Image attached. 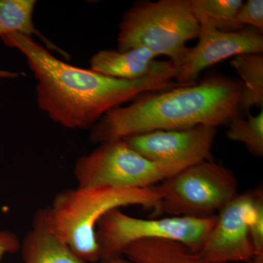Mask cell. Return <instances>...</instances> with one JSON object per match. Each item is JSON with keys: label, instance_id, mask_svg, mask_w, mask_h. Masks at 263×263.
Here are the masks:
<instances>
[{"label": "cell", "instance_id": "cell-1", "mask_svg": "<svg viewBox=\"0 0 263 263\" xmlns=\"http://www.w3.org/2000/svg\"><path fill=\"white\" fill-rule=\"evenodd\" d=\"M1 38L27 60L37 81L39 108L68 129L92 128L110 110L141 95L183 85L176 82L178 70L170 61L141 79L122 80L62 61L28 36L13 33Z\"/></svg>", "mask_w": 263, "mask_h": 263}, {"label": "cell", "instance_id": "cell-2", "mask_svg": "<svg viewBox=\"0 0 263 263\" xmlns=\"http://www.w3.org/2000/svg\"><path fill=\"white\" fill-rule=\"evenodd\" d=\"M242 84L221 75L138 97L110 110L91 128L90 140L102 143L157 130L228 124L240 113Z\"/></svg>", "mask_w": 263, "mask_h": 263}, {"label": "cell", "instance_id": "cell-3", "mask_svg": "<svg viewBox=\"0 0 263 263\" xmlns=\"http://www.w3.org/2000/svg\"><path fill=\"white\" fill-rule=\"evenodd\" d=\"M160 203V195L156 186L146 188L78 186L57 194L48 210L53 228L72 252L84 262L95 263L100 261L97 226L105 214L129 205L158 212Z\"/></svg>", "mask_w": 263, "mask_h": 263}, {"label": "cell", "instance_id": "cell-4", "mask_svg": "<svg viewBox=\"0 0 263 263\" xmlns=\"http://www.w3.org/2000/svg\"><path fill=\"white\" fill-rule=\"evenodd\" d=\"M200 30L190 0L143 1L123 15L117 50L147 48L157 57H168L179 70L188 52L186 43L198 37Z\"/></svg>", "mask_w": 263, "mask_h": 263}, {"label": "cell", "instance_id": "cell-5", "mask_svg": "<svg viewBox=\"0 0 263 263\" xmlns=\"http://www.w3.org/2000/svg\"><path fill=\"white\" fill-rule=\"evenodd\" d=\"M216 220V215L207 218L141 219L127 215L120 209H114L105 214L97 226L100 262L109 263L123 257L129 245L148 239L179 242L197 253Z\"/></svg>", "mask_w": 263, "mask_h": 263}, {"label": "cell", "instance_id": "cell-6", "mask_svg": "<svg viewBox=\"0 0 263 263\" xmlns=\"http://www.w3.org/2000/svg\"><path fill=\"white\" fill-rule=\"evenodd\" d=\"M156 186L160 197L158 212L172 216H215L238 194L233 171L212 160L192 164Z\"/></svg>", "mask_w": 263, "mask_h": 263}, {"label": "cell", "instance_id": "cell-7", "mask_svg": "<svg viewBox=\"0 0 263 263\" xmlns=\"http://www.w3.org/2000/svg\"><path fill=\"white\" fill-rule=\"evenodd\" d=\"M183 169L181 166L148 160L123 140H117L102 143L91 153L81 157L76 161L74 176L79 187L146 188Z\"/></svg>", "mask_w": 263, "mask_h": 263}, {"label": "cell", "instance_id": "cell-8", "mask_svg": "<svg viewBox=\"0 0 263 263\" xmlns=\"http://www.w3.org/2000/svg\"><path fill=\"white\" fill-rule=\"evenodd\" d=\"M255 190L238 194L216 215L215 224L197 254L207 263L248 262L254 252L249 222Z\"/></svg>", "mask_w": 263, "mask_h": 263}, {"label": "cell", "instance_id": "cell-9", "mask_svg": "<svg viewBox=\"0 0 263 263\" xmlns=\"http://www.w3.org/2000/svg\"><path fill=\"white\" fill-rule=\"evenodd\" d=\"M216 128L209 126L157 130L127 137L124 143L148 160L187 167L212 160Z\"/></svg>", "mask_w": 263, "mask_h": 263}, {"label": "cell", "instance_id": "cell-10", "mask_svg": "<svg viewBox=\"0 0 263 263\" xmlns=\"http://www.w3.org/2000/svg\"><path fill=\"white\" fill-rule=\"evenodd\" d=\"M197 38V46L189 48L178 70L179 84H195L202 71L228 59L263 52L262 33L252 27L234 32L200 29Z\"/></svg>", "mask_w": 263, "mask_h": 263}, {"label": "cell", "instance_id": "cell-11", "mask_svg": "<svg viewBox=\"0 0 263 263\" xmlns=\"http://www.w3.org/2000/svg\"><path fill=\"white\" fill-rule=\"evenodd\" d=\"M24 263H88L79 258L57 233L48 207L38 209L21 243Z\"/></svg>", "mask_w": 263, "mask_h": 263}, {"label": "cell", "instance_id": "cell-12", "mask_svg": "<svg viewBox=\"0 0 263 263\" xmlns=\"http://www.w3.org/2000/svg\"><path fill=\"white\" fill-rule=\"evenodd\" d=\"M157 57L145 48L127 51L101 50L91 57L90 69L114 79L136 80L149 75L163 65L164 61H157Z\"/></svg>", "mask_w": 263, "mask_h": 263}, {"label": "cell", "instance_id": "cell-13", "mask_svg": "<svg viewBox=\"0 0 263 263\" xmlns=\"http://www.w3.org/2000/svg\"><path fill=\"white\" fill-rule=\"evenodd\" d=\"M123 257L133 263H207L182 243L164 239L136 242L124 250Z\"/></svg>", "mask_w": 263, "mask_h": 263}, {"label": "cell", "instance_id": "cell-14", "mask_svg": "<svg viewBox=\"0 0 263 263\" xmlns=\"http://www.w3.org/2000/svg\"><path fill=\"white\" fill-rule=\"evenodd\" d=\"M36 3L35 0H0V37L13 33L30 37L37 36L47 49L55 50L68 57L67 53L50 42L35 28L33 13Z\"/></svg>", "mask_w": 263, "mask_h": 263}, {"label": "cell", "instance_id": "cell-15", "mask_svg": "<svg viewBox=\"0 0 263 263\" xmlns=\"http://www.w3.org/2000/svg\"><path fill=\"white\" fill-rule=\"evenodd\" d=\"M230 65L241 79L240 111L249 114L253 107L263 108V55L247 53L233 58Z\"/></svg>", "mask_w": 263, "mask_h": 263}, {"label": "cell", "instance_id": "cell-16", "mask_svg": "<svg viewBox=\"0 0 263 263\" xmlns=\"http://www.w3.org/2000/svg\"><path fill=\"white\" fill-rule=\"evenodd\" d=\"M242 0H190V8L200 29L234 32L245 28L237 22Z\"/></svg>", "mask_w": 263, "mask_h": 263}, {"label": "cell", "instance_id": "cell-17", "mask_svg": "<svg viewBox=\"0 0 263 263\" xmlns=\"http://www.w3.org/2000/svg\"><path fill=\"white\" fill-rule=\"evenodd\" d=\"M227 137L230 141L240 142L255 157L263 155V109L256 116L247 114V119L233 118L228 123Z\"/></svg>", "mask_w": 263, "mask_h": 263}, {"label": "cell", "instance_id": "cell-18", "mask_svg": "<svg viewBox=\"0 0 263 263\" xmlns=\"http://www.w3.org/2000/svg\"><path fill=\"white\" fill-rule=\"evenodd\" d=\"M249 235L254 256L263 257V195L260 189L255 190L253 215L249 222Z\"/></svg>", "mask_w": 263, "mask_h": 263}, {"label": "cell", "instance_id": "cell-19", "mask_svg": "<svg viewBox=\"0 0 263 263\" xmlns=\"http://www.w3.org/2000/svg\"><path fill=\"white\" fill-rule=\"evenodd\" d=\"M236 20L241 27L250 26L262 33V0H249L247 3H243L237 13Z\"/></svg>", "mask_w": 263, "mask_h": 263}, {"label": "cell", "instance_id": "cell-20", "mask_svg": "<svg viewBox=\"0 0 263 263\" xmlns=\"http://www.w3.org/2000/svg\"><path fill=\"white\" fill-rule=\"evenodd\" d=\"M20 249V240L14 233L0 230V262L5 254H14Z\"/></svg>", "mask_w": 263, "mask_h": 263}, {"label": "cell", "instance_id": "cell-21", "mask_svg": "<svg viewBox=\"0 0 263 263\" xmlns=\"http://www.w3.org/2000/svg\"><path fill=\"white\" fill-rule=\"evenodd\" d=\"M20 76V73L17 72H12L4 70H0V79H16Z\"/></svg>", "mask_w": 263, "mask_h": 263}, {"label": "cell", "instance_id": "cell-22", "mask_svg": "<svg viewBox=\"0 0 263 263\" xmlns=\"http://www.w3.org/2000/svg\"><path fill=\"white\" fill-rule=\"evenodd\" d=\"M109 263H133V262H131V261L129 260V259L126 258V257H119V258L114 259V260H112L111 262H110Z\"/></svg>", "mask_w": 263, "mask_h": 263}]
</instances>
